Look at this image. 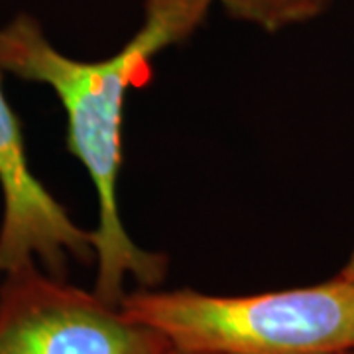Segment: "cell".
I'll list each match as a JSON object with an SVG mask.
<instances>
[{
  "label": "cell",
  "instance_id": "1",
  "mask_svg": "<svg viewBox=\"0 0 354 354\" xmlns=\"http://www.w3.org/2000/svg\"><path fill=\"white\" fill-rule=\"evenodd\" d=\"M215 0H144V22L124 48L101 62L65 55L30 14L0 28V71L50 87L67 116V148L81 164L99 199L95 232V293L120 305L128 276L153 288L167 272L164 254L148 252L130 239L118 215L116 179L122 165V120L128 91L152 77V62L191 38Z\"/></svg>",
  "mask_w": 354,
  "mask_h": 354
},
{
  "label": "cell",
  "instance_id": "2",
  "mask_svg": "<svg viewBox=\"0 0 354 354\" xmlns=\"http://www.w3.org/2000/svg\"><path fill=\"white\" fill-rule=\"evenodd\" d=\"M176 348L216 354H335L354 348V281L254 295L142 288L118 305Z\"/></svg>",
  "mask_w": 354,
  "mask_h": 354
},
{
  "label": "cell",
  "instance_id": "3",
  "mask_svg": "<svg viewBox=\"0 0 354 354\" xmlns=\"http://www.w3.org/2000/svg\"><path fill=\"white\" fill-rule=\"evenodd\" d=\"M169 346L118 305L39 272L36 262L0 286V354H165Z\"/></svg>",
  "mask_w": 354,
  "mask_h": 354
},
{
  "label": "cell",
  "instance_id": "4",
  "mask_svg": "<svg viewBox=\"0 0 354 354\" xmlns=\"http://www.w3.org/2000/svg\"><path fill=\"white\" fill-rule=\"evenodd\" d=\"M0 276L36 262L55 278H65L69 258L95 260V232L73 223L50 191L32 174L22 128L2 91L0 79Z\"/></svg>",
  "mask_w": 354,
  "mask_h": 354
},
{
  "label": "cell",
  "instance_id": "5",
  "mask_svg": "<svg viewBox=\"0 0 354 354\" xmlns=\"http://www.w3.org/2000/svg\"><path fill=\"white\" fill-rule=\"evenodd\" d=\"M239 22L252 24L266 32H279L290 26L315 20L333 0H215Z\"/></svg>",
  "mask_w": 354,
  "mask_h": 354
},
{
  "label": "cell",
  "instance_id": "6",
  "mask_svg": "<svg viewBox=\"0 0 354 354\" xmlns=\"http://www.w3.org/2000/svg\"><path fill=\"white\" fill-rule=\"evenodd\" d=\"M339 278L342 279H348V281H354V248L353 252H351V258H348V262L344 264L341 272H339Z\"/></svg>",
  "mask_w": 354,
  "mask_h": 354
},
{
  "label": "cell",
  "instance_id": "7",
  "mask_svg": "<svg viewBox=\"0 0 354 354\" xmlns=\"http://www.w3.org/2000/svg\"><path fill=\"white\" fill-rule=\"evenodd\" d=\"M165 354H216V353H203V351H183V348H176L174 344L169 346V351Z\"/></svg>",
  "mask_w": 354,
  "mask_h": 354
},
{
  "label": "cell",
  "instance_id": "8",
  "mask_svg": "<svg viewBox=\"0 0 354 354\" xmlns=\"http://www.w3.org/2000/svg\"><path fill=\"white\" fill-rule=\"evenodd\" d=\"M335 354H354V348H351V351H342V353H335Z\"/></svg>",
  "mask_w": 354,
  "mask_h": 354
}]
</instances>
